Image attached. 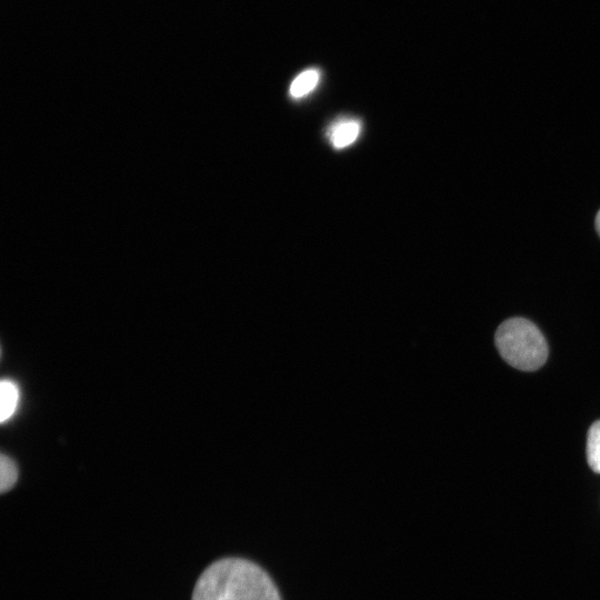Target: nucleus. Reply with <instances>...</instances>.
Here are the masks:
<instances>
[{
  "instance_id": "nucleus-1",
  "label": "nucleus",
  "mask_w": 600,
  "mask_h": 600,
  "mask_svg": "<svg viewBox=\"0 0 600 600\" xmlns=\"http://www.w3.org/2000/svg\"><path fill=\"white\" fill-rule=\"evenodd\" d=\"M191 600H281L269 574L243 558H222L198 578Z\"/></svg>"
},
{
  "instance_id": "nucleus-2",
  "label": "nucleus",
  "mask_w": 600,
  "mask_h": 600,
  "mask_svg": "<svg viewBox=\"0 0 600 600\" xmlns=\"http://www.w3.org/2000/svg\"><path fill=\"white\" fill-rule=\"evenodd\" d=\"M494 342L503 360L522 371L541 368L548 358V344L543 334L524 318L503 321L496 331Z\"/></svg>"
},
{
  "instance_id": "nucleus-3",
  "label": "nucleus",
  "mask_w": 600,
  "mask_h": 600,
  "mask_svg": "<svg viewBox=\"0 0 600 600\" xmlns=\"http://www.w3.org/2000/svg\"><path fill=\"white\" fill-rule=\"evenodd\" d=\"M361 129V123L356 119L338 120L329 129V139L333 148L343 149L353 143Z\"/></svg>"
},
{
  "instance_id": "nucleus-4",
  "label": "nucleus",
  "mask_w": 600,
  "mask_h": 600,
  "mask_svg": "<svg viewBox=\"0 0 600 600\" xmlns=\"http://www.w3.org/2000/svg\"><path fill=\"white\" fill-rule=\"evenodd\" d=\"M19 402V389L9 379H3L0 384V421L4 422L16 412Z\"/></svg>"
},
{
  "instance_id": "nucleus-5",
  "label": "nucleus",
  "mask_w": 600,
  "mask_h": 600,
  "mask_svg": "<svg viewBox=\"0 0 600 600\" xmlns=\"http://www.w3.org/2000/svg\"><path fill=\"white\" fill-rule=\"evenodd\" d=\"M587 460L589 467L600 473V420L594 421L588 431Z\"/></svg>"
},
{
  "instance_id": "nucleus-6",
  "label": "nucleus",
  "mask_w": 600,
  "mask_h": 600,
  "mask_svg": "<svg viewBox=\"0 0 600 600\" xmlns=\"http://www.w3.org/2000/svg\"><path fill=\"white\" fill-rule=\"evenodd\" d=\"M320 74L317 69H308L301 72L291 83L289 92L292 98H302L314 89Z\"/></svg>"
},
{
  "instance_id": "nucleus-7",
  "label": "nucleus",
  "mask_w": 600,
  "mask_h": 600,
  "mask_svg": "<svg viewBox=\"0 0 600 600\" xmlns=\"http://www.w3.org/2000/svg\"><path fill=\"white\" fill-rule=\"evenodd\" d=\"M18 480V467L12 458L6 454L0 457V491L4 493L13 488Z\"/></svg>"
},
{
  "instance_id": "nucleus-8",
  "label": "nucleus",
  "mask_w": 600,
  "mask_h": 600,
  "mask_svg": "<svg viewBox=\"0 0 600 600\" xmlns=\"http://www.w3.org/2000/svg\"><path fill=\"white\" fill-rule=\"evenodd\" d=\"M596 229H597V232L599 233L600 236V210L598 211L597 216H596Z\"/></svg>"
}]
</instances>
